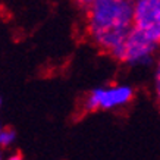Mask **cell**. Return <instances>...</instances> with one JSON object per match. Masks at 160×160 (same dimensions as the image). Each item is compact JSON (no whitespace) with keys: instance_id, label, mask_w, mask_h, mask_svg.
Wrapping results in <instances>:
<instances>
[{"instance_id":"1","label":"cell","mask_w":160,"mask_h":160,"mask_svg":"<svg viewBox=\"0 0 160 160\" xmlns=\"http://www.w3.org/2000/svg\"><path fill=\"white\" fill-rule=\"evenodd\" d=\"M132 28L134 0H96L88 8V35L103 52L118 49Z\"/></svg>"},{"instance_id":"2","label":"cell","mask_w":160,"mask_h":160,"mask_svg":"<svg viewBox=\"0 0 160 160\" xmlns=\"http://www.w3.org/2000/svg\"><path fill=\"white\" fill-rule=\"evenodd\" d=\"M157 50H159V44L151 41L138 29L132 28L125 41L110 54L119 62L137 66V65H150Z\"/></svg>"},{"instance_id":"3","label":"cell","mask_w":160,"mask_h":160,"mask_svg":"<svg viewBox=\"0 0 160 160\" xmlns=\"http://www.w3.org/2000/svg\"><path fill=\"white\" fill-rule=\"evenodd\" d=\"M134 98V88L129 85L118 84L109 87H100L92 90L84 98L82 106L87 112L112 110L116 107L126 106Z\"/></svg>"},{"instance_id":"4","label":"cell","mask_w":160,"mask_h":160,"mask_svg":"<svg viewBox=\"0 0 160 160\" xmlns=\"http://www.w3.org/2000/svg\"><path fill=\"white\" fill-rule=\"evenodd\" d=\"M134 28L160 46V0H134Z\"/></svg>"},{"instance_id":"5","label":"cell","mask_w":160,"mask_h":160,"mask_svg":"<svg viewBox=\"0 0 160 160\" xmlns=\"http://www.w3.org/2000/svg\"><path fill=\"white\" fill-rule=\"evenodd\" d=\"M16 140V132L12 128H3L0 132V147L2 148H8L15 142Z\"/></svg>"},{"instance_id":"6","label":"cell","mask_w":160,"mask_h":160,"mask_svg":"<svg viewBox=\"0 0 160 160\" xmlns=\"http://www.w3.org/2000/svg\"><path fill=\"white\" fill-rule=\"evenodd\" d=\"M156 94H157V100L160 104V53L157 58V65H156Z\"/></svg>"},{"instance_id":"7","label":"cell","mask_w":160,"mask_h":160,"mask_svg":"<svg viewBox=\"0 0 160 160\" xmlns=\"http://www.w3.org/2000/svg\"><path fill=\"white\" fill-rule=\"evenodd\" d=\"M75 2H77L79 6H82V8H87V9H88V8H90V6H91L96 0H75Z\"/></svg>"},{"instance_id":"8","label":"cell","mask_w":160,"mask_h":160,"mask_svg":"<svg viewBox=\"0 0 160 160\" xmlns=\"http://www.w3.org/2000/svg\"><path fill=\"white\" fill-rule=\"evenodd\" d=\"M5 160H24V156L21 154V153H12V154H9Z\"/></svg>"},{"instance_id":"9","label":"cell","mask_w":160,"mask_h":160,"mask_svg":"<svg viewBox=\"0 0 160 160\" xmlns=\"http://www.w3.org/2000/svg\"><path fill=\"white\" fill-rule=\"evenodd\" d=\"M0 160H5V159H3V154H2V151H0Z\"/></svg>"},{"instance_id":"10","label":"cell","mask_w":160,"mask_h":160,"mask_svg":"<svg viewBox=\"0 0 160 160\" xmlns=\"http://www.w3.org/2000/svg\"><path fill=\"white\" fill-rule=\"evenodd\" d=\"M2 129H3V128H2V125H0V132H2Z\"/></svg>"},{"instance_id":"11","label":"cell","mask_w":160,"mask_h":160,"mask_svg":"<svg viewBox=\"0 0 160 160\" xmlns=\"http://www.w3.org/2000/svg\"><path fill=\"white\" fill-rule=\"evenodd\" d=\"M0 106H2V98H0Z\"/></svg>"}]
</instances>
